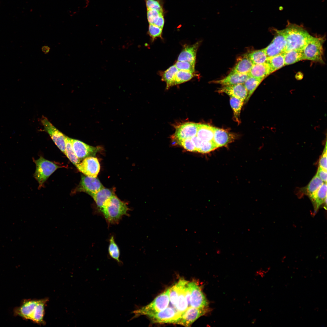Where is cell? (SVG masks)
<instances>
[{
    "label": "cell",
    "mask_w": 327,
    "mask_h": 327,
    "mask_svg": "<svg viewBox=\"0 0 327 327\" xmlns=\"http://www.w3.org/2000/svg\"><path fill=\"white\" fill-rule=\"evenodd\" d=\"M282 30L286 41L285 52L302 50L312 36L302 27L296 24L289 23Z\"/></svg>",
    "instance_id": "cell-1"
},
{
    "label": "cell",
    "mask_w": 327,
    "mask_h": 327,
    "mask_svg": "<svg viewBox=\"0 0 327 327\" xmlns=\"http://www.w3.org/2000/svg\"><path fill=\"white\" fill-rule=\"evenodd\" d=\"M127 204L115 195L107 202L100 211L109 223H118L122 217L127 214Z\"/></svg>",
    "instance_id": "cell-2"
},
{
    "label": "cell",
    "mask_w": 327,
    "mask_h": 327,
    "mask_svg": "<svg viewBox=\"0 0 327 327\" xmlns=\"http://www.w3.org/2000/svg\"><path fill=\"white\" fill-rule=\"evenodd\" d=\"M147 8V18L149 25L163 28L165 23V11L163 0H144Z\"/></svg>",
    "instance_id": "cell-3"
},
{
    "label": "cell",
    "mask_w": 327,
    "mask_h": 327,
    "mask_svg": "<svg viewBox=\"0 0 327 327\" xmlns=\"http://www.w3.org/2000/svg\"><path fill=\"white\" fill-rule=\"evenodd\" d=\"M170 288L157 296L150 303L133 311L136 318L141 315L147 316L156 313L165 309L168 306L170 299Z\"/></svg>",
    "instance_id": "cell-4"
},
{
    "label": "cell",
    "mask_w": 327,
    "mask_h": 327,
    "mask_svg": "<svg viewBox=\"0 0 327 327\" xmlns=\"http://www.w3.org/2000/svg\"><path fill=\"white\" fill-rule=\"evenodd\" d=\"M325 38L312 36L308 43L302 50L304 60L324 63L323 45Z\"/></svg>",
    "instance_id": "cell-5"
},
{
    "label": "cell",
    "mask_w": 327,
    "mask_h": 327,
    "mask_svg": "<svg viewBox=\"0 0 327 327\" xmlns=\"http://www.w3.org/2000/svg\"><path fill=\"white\" fill-rule=\"evenodd\" d=\"M36 166L34 177L37 181L39 187H41L49 176L57 169L60 167L54 163L40 157L34 160Z\"/></svg>",
    "instance_id": "cell-6"
},
{
    "label": "cell",
    "mask_w": 327,
    "mask_h": 327,
    "mask_svg": "<svg viewBox=\"0 0 327 327\" xmlns=\"http://www.w3.org/2000/svg\"><path fill=\"white\" fill-rule=\"evenodd\" d=\"M182 313L174 307L169 306L154 314L148 316L153 323L177 324Z\"/></svg>",
    "instance_id": "cell-7"
},
{
    "label": "cell",
    "mask_w": 327,
    "mask_h": 327,
    "mask_svg": "<svg viewBox=\"0 0 327 327\" xmlns=\"http://www.w3.org/2000/svg\"><path fill=\"white\" fill-rule=\"evenodd\" d=\"M41 122L44 130L48 133L59 149L65 155L66 135L56 128L46 117L42 116Z\"/></svg>",
    "instance_id": "cell-8"
},
{
    "label": "cell",
    "mask_w": 327,
    "mask_h": 327,
    "mask_svg": "<svg viewBox=\"0 0 327 327\" xmlns=\"http://www.w3.org/2000/svg\"><path fill=\"white\" fill-rule=\"evenodd\" d=\"M286 46V38L282 30H275L273 39L265 50L268 57L283 54Z\"/></svg>",
    "instance_id": "cell-9"
},
{
    "label": "cell",
    "mask_w": 327,
    "mask_h": 327,
    "mask_svg": "<svg viewBox=\"0 0 327 327\" xmlns=\"http://www.w3.org/2000/svg\"><path fill=\"white\" fill-rule=\"evenodd\" d=\"M104 187L97 177L81 175L80 183L76 190L77 191L85 192L92 197Z\"/></svg>",
    "instance_id": "cell-10"
},
{
    "label": "cell",
    "mask_w": 327,
    "mask_h": 327,
    "mask_svg": "<svg viewBox=\"0 0 327 327\" xmlns=\"http://www.w3.org/2000/svg\"><path fill=\"white\" fill-rule=\"evenodd\" d=\"M70 140L75 153L80 160L87 157H94L101 148L89 145L78 140L70 138Z\"/></svg>",
    "instance_id": "cell-11"
},
{
    "label": "cell",
    "mask_w": 327,
    "mask_h": 327,
    "mask_svg": "<svg viewBox=\"0 0 327 327\" xmlns=\"http://www.w3.org/2000/svg\"><path fill=\"white\" fill-rule=\"evenodd\" d=\"M75 166L85 175L94 177H97L100 168L98 159L94 157L84 158Z\"/></svg>",
    "instance_id": "cell-12"
},
{
    "label": "cell",
    "mask_w": 327,
    "mask_h": 327,
    "mask_svg": "<svg viewBox=\"0 0 327 327\" xmlns=\"http://www.w3.org/2000/svg\"><path fill=\"white\" fill-rule=\"evenodd\" d=\"M207 307L198 308L190 306L182 313L177 324L189 327L200 316L208 312Z\"/></svg>",
    "instance_id": "cell-13"
},
{
    "label": "cell",
    "mask_w": 327,
    "mask_h": 327,
    "mask_svg": "<svg viewBox=\"0 0 327 327\" xmlns=\"http://www.w3.org/2000/svg\"><path fill=\"white\" fill-rule=\"evenodd\" d=\"M198 125V124L192 122L183 123L176 128L172 138L177 143L183 140L190 138L196 135Z\"/></svg>",
    "instance_id": "cell-14"
},
{
    "label": "cell",
    "mask_w": 327,
    "mask_h": 327,
    "mask_svg": "<svg viewBox=\"0 0 327 327\" xmlns=\"http://www.w3.org/2000/svg\"><path fill=\"white\" fill-rule=\"evenodd\" d=\"M191 283L190 306L198 308L207 307L208 302L201 289L195 282L193 281Z\"/></svg>",
    "instance_id": "cell-15"
},
{
    "label": "cell",
    "mask_w": 327,
    "mask_h": 327,
    "mask_svg": "<svg viewBox=\"0 0 327 327\" xmlns=\"http://www.w3.org/2000/svg\"><path fill=\"white\" fill-rule=\"evenodd\" d=\"M219 92L225 93L230 97H233L245 101L248 95L247 91L243 84L225 86L219 89Z\"/></svg>",
    "instance_id": "cell-16"
},
{
    "label": "cell",
    "mask_w": 327,
    "mask_h": 327,
    "mask_svg": "<svg viewBox=\"0 0 327 327\" xmlns=\"http://www.w3.org/2000/svg\"><path fill=\"white\" fill-rule=\"evenodd\" d=\"M235 135L225 130L214 127L213 141L217 148L227 145L234 140Z\"/></svg>",
    "instance_id": "cell-17"
},
{
    "label": "cell",
    "mask_w": 327,
    "mask_h": 327,
    "mask_svg": "<svg viewBox=\"0 0 327 327\" xmlns=\"http://www.w3.org/2000/svg\"><path fill=\"white\" fill-rule=\"evenodd\" d=\"M249 76V73L239 74L230 72L224 78L220 80L213 81V82L221 84L223 86L243 84Z\"/></svg>",
    "instance_id": "cell-18"
},
{
    "label": "cell",
    "mask_w": 327,
    "mask_h": 327,
    "mask_svg": "<svg viewBox=\"0 0 327 327\" xmlns=\"http://www.w3.org/2000/svg\"><path fill=\"white\" fill-rule=\"evenodd\" d=\"M39 300L25 301L17 309L16 313L25 319L31 320Z\"/></svg>",
    "instance_id": "cell-19"
},
{
    "label": "cell",
    "mask_w": 327,
    "mask_h": 327,
    "mask_svg": "<svg viewBox=\"0 0 327 327\" xmlns=\"http://www.w3.org/2000/svg\"><path fill=\"white\" fill-rule=\"evenodd\" d=\"M309 198L312 202L314 211L315 212L322 204L325 203L326 205V183H324L315 193Z\"/></svg>",
    "instance_id": "cell-20"
},
{
    "label": "cell",
    "mask_w": 327,
    "mask_h": 327,
    "mask_svg": "<svg viewBox=\"0 0 327 327\" xmlns=\"http://www.w3.org/2000/svg\"><path fill=\"white\" fill-rule=\"evenodd\" d=\"M200 43L197 42L194 44L186 46L182 50L178 58V61H187L195 64L197 51Z\"/></svg>",
    "instance_id": "cell-21"
},
{
    "label": "cell",
    "mask_w": 327,
    "mask_h": 327,
    "mask_svg": "<svg viewBox=\"0 0 327 327\" xmlns=\"http://www.w3.org/2000/svg\"><path fill=\"white\" fill-rule=\"evenodd\" d=\"M249 74L250 76L263 80L271 74L269 65L266 62L253 64Z\"/></svg>",
    "instance_id": "cell-22"
},
{
    "label": "cell",
    "mask_w": 327,
    "mask_h": 327,
    "mask_svg": "<svg viewBox=\"0 0 327 327\" xmlns=\"http://www.w3.org/2000/svg\"><path fill=\"white\" fill-rule=\"evenodd\" d=\"M253 65L246 54L238 61L230 72L239 74H248Z\"/></svg>",
    "instance_id": "cell-23"
},
{
    "label": "cell",
    "mask_w": 327,
    "mask_h": 327,
    "mask_svg": "<svg viewBox=\"0 0 327 327\" xmlns=\"http://www.w3.org/2000/svg\"><path fill=\"white\" fill-rule=\"evenodd\" d=\"M324 183L315 175L306 186L301 188L299 191L301 194L306 195L310 197L315 193Z\"/></svg>",
    "instance_id": "cell-24"
},
{
    "label": "cell",
    "mask_w": 327,
    "mask_h": 327,
    "mask_svg": "<svg viewBox=\"0 0 327 327\" xmlns=\"http://www.w3.org/2000/svg\"><path fill=\"white\" fill-rule=\"evenodd\" d=\"M114 194L111 190L104 187L92 197L100 211Z\"/></svg>",
    "instance_id": "cell-25"
},
{
    "label": "cell",
    "mask_w": 327,
    "mask_h": 327,
    "mask_svg": "<svg viewBox=\"0 0 327 327\" xmlns=\"http://www.w3.org/2000/svg\"><path fill=\"white\" fill-rule=\"evenodd\" d=\"M179 280L180 283V290L177 301L174 308L178 312L182 313L188 308L184 291L185 286L188 281L183 279H180Z\"/></svg>",
    "instance_id": "cell-26"
},
{
    "label": "cell",
    "mask_w": 327,
    "mask_h": 327,
    "mask_svg": "<svg viewBox=\"0 0 327 327\" xmlns=\"http://www.w3.org/2000/svg\"><path fill=\"white\" fill-rule=\"evenodd\" d=\"M196 135L203 141L213 140L214 127L207 124H198Z\"/></svg>",
    "instance_id": "cell-27"
},
{
    "label": "cell",
    "mask_w": 327,
    "mask_h": 327,
    "mask_svg": "<svg viewBox=\"0 0 327 327\" xmlns=\"http://www.w3.org/2000/svg\"><path fill=\"white\" fill-rule=\"evenodd\" d=\"M48 301L47 298L39 300L31 320L39 324H44L45 308Z\"/></svg>",
    "instance_id": "cell-28"
},
{
    "label": "cell",
    "mask_w": 327,
    "mask_h": 327,
    "mask_svg": "<svg viewBox=\"0 0 327 327\" xmlns=\"http://www.w3.org/2000/svg\"><path fill=\"white\" fill-rule=\"evenodd\" d=\"M285 65H287L304 60L302 50H294L285 52L283 53Z\"/></svg>",
    "instance_id": "cell-29"
},
{
    "label": "cell",
    "mask_w": 327,
    "mask_h": 327,
    "mask_svg": "<svg viewBox=\"0 0 327 327\" xmlns=\"http://www.w3.org/2000/svg\"><path fill=\"white\" fill-rule=\"evenodd\" d=\"M266 62L269 65L271 74L285 66L283 54L268 57Z\"/></svg>",
    "instance_id": "cell-30"
},
{
    "label": "cell",
    "mask_w": 327,
    "mask_h": 327,
    "mask_svg": "<svg viewBox=\"0 0 327 327\" xmlns=\"http://www.w3.org/2000/svg\"><path fill=\"white\" fill-rule=\"evenodd\" d=\"M178 71L174 65L169 67L163 72L162 80L166 82L167 89L175 85V78Z\"/></svg>",
    "instance_id": "cell-31"
},
{
    "label": "cell",
    "mask_w": 327,
    "mask_h": 327,
    "mask_svg": "<svg viewBox=\"0 0 327 327\" xmlns=\"http://www.w3.org/2000/svg\"><path fill=\"white\" fill-rule=\"evenodd\" d=\"M253 64L266 62L268 57L265 48L254 51L247 54Z\"/></svg>",
    "instance_id": "cell-32"
},
{
    "label": "cell",
    "mask_w": 327,
    "mask_h": 327,
    "mask_svg": "<svg viewBox=\"0 0 327 327\" xmlns=\"http://www.w3.org/2000/svg\"><path fill=\"white\" fill-rule=\"evenodd\" d=\"M263 80L250 76L244 83L248 93L247 97L245 101L246 102Z\"/></svg>",
    "instance_id": "cell-33"
},
{
    "label": "cell",
    "mask_w": 327,
    "mask_h": 327,
    "mask_svg": "<svg viewBox=\"0 0 327 327\" xmlns=\"http://www.w3.org/2000/svg\"><path fill=\"white\" fill-rule=\"evenodd\" d=\"M65 155L75 166L80 162L76 155L70 140V138L65 136Z\"/></svg>",
    "instance_id": "cell-34"
},
{
    "label": "cell",
    "mask_w": 327,
    "mask_h": 327,
    "mask_svg": "<svg viewBox=\"0 0 327 327\" xmlns=\"http://www.w3.org/2000/svg\"><path fill=\"white\" fill-rule=\"evenodd\" d=\"M230 102L233 111L235 121L238 124H239L240 114L244 102L238 99L233 97H230Z\"/></svg>",
    "instance_id": "cell-35"
},
{
    "label": "cell",
    "mask_w": 327,
    "mask_h": 327,
    "mask_svg": "<svg viewBox=\"0 0 327 327\" xmlns=\"http://www.w3.org/2000/svg\"><path fill=\"white\" fill-rule=\"evenodd\" d=\"M108 251L110 256L118 262H120L119 257L120 251L119 247L116 243L114 237L111 236L109 240Z\"/></svg>",
    "instance_id": "cell-36"
},
{
    "label": "cell",
    "mask_w": 327,
    "mask_h": 327,
    "mask_svg": "<svg viewBox=\"0 0 327 327\" xmlns=\"http://www.w3.org/2000/svg\"><path fill=\"white\" fill-rule=\"evenodd\" d=\"M194 75L193 73L190 72L178 70L176 75L175 85L187 81L193 77Z\"/></svg>",
    "instance_id": "cell-37"
},
{
    "label": "cell",
    "mask_w": 327,
    "mask_h": 327,
    "mask_svg": "<svg viewBox=\"0 0 327 327\" xmlns=\"http://www.w3.org/2000/svg\"><path fill=\"white\" fill-rule=\"evenodd\" d=\"M180 287L179 280L173 286L170 287L169 297L170 301L174 307L178 297Z\"/></svg>",
    "instance_id": "cell-38"
},
{
    "label": "cell",
    "mask_w": 327,
    "mask_h": 327,
    "mask_svg": "<svg viewBox=\"0 0 327 327\" xmlns=\"http://www.w3.org/2000/svg\"><path fill=\"white\" fill-rule=\"evenodd\" d=\"M174 65L178 70H182L194 73L195 63L187 61H178Z\"/></svg>",
    "instance_id": "cell-39"
},
{
    "label": "cell",
    "mask_w": 327,
    "mask_h": 327,
    "mask_svg": "<svg viewBox=\"0 0 327 327\" xmlns=\"http://www.w3.org/2000/svg\"><path fill=\"white\" fill-rule=\"evenodd\" d=\"M217 148L213 140L203 141L198 152L202 153H209Z\"/></svg>",
    "instance_id": "cell-40"
},
{
    "label": "cell",
    "mask_w": 327,
    "mask_h": 327,
    "mask_svg": "<svg viewBox=\"0 0 327 327\" xmlns=\"http://www.w3.org/2000/svg\"><path fill=\"white\" fill-rule=\"evenodd\" d=\"M163 28L157 26L149 25L148 34L153 39L161 36Z\"/></svg>",
    "instance_id": "cell-41"
},
{
    "label": "cell",
    "mask_w": 327,
    "mask_h": 327,
    "mask_svg": "<svg viewBox=\"0 0 327 327\" xmlns=\"http://www.w3.org/2000/svg\"><path fill=\"white\" fill-rule=\"evenodd\" d=\"M185 149L190 152H196L195 147L190 138H187L177 142Z\"/></svg>",
    "instance_id": "cell-42"
},
{
    "label": "cell",
    "mask_w": 327,
    "mask_h": 327,
    "mask_svg": "<svg viewBox=\"0 0 327 327\" xmlns=\"http://www.w3.org/2000/svg\"><path fill=\"white\" fill-rule=\"evenodd\" d=\"M327 145L326 142L322 154L319 160V166L327 170Z\"/></svg>",
    "instance_id": "cell-43"
},
{
    "label": "cell",
    "mask_w": 327,
    "mask_h": 327,
    "mask_svg": "<svg viewBox=\"0 0 327 327\" xmlns=\"http://www.w3.org/2000/svg\"><path fill=\"white\" fill-rule=\"evenodd\" d=\"M327 170L319 166L316 175L324 182H327Z\"/></svg>",
    "instance_id": "cell-44"
},
{
    "label": "cell",
    "mask_w": 327,
    "mask_h": 327,
    "mask_svg": "<svg viewBox=\"0 0 327 327\" xmlns=\"http://www.w3.org/2000/svg\"><path fill=\"white\" fill-rule=\"evenodd\" d=\"M41 49L45 54H47L49 52L50 48L48 46L44 45L41 47Z\"/></svg>",
    "instance_id": "cell-45"
},
{
    "label": "cell",
    "mask_w": 327,
    "mask_h": 327,
    "mask_svg": "<svg viewBox=\"0 0 327 327\" xmlns=\"http://www.w3.org/2000/svg\"><path fill=\"white\" fill-rule=\"evenodd\" d=\"M216 252L217 253H220L221 252V251L220 249H217L216 250Z\"/></svg>",
    "instance_id": "cell-46"
}]
</instances>
